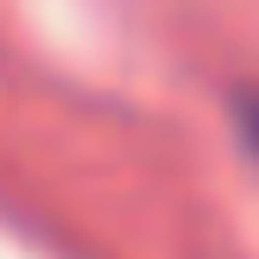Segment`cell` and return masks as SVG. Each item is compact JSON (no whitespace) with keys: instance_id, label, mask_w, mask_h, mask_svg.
<instances>
[{"instance_id":"1","label":"cell","mask_w":259,"mask_h":259,"mask_svg":"<svg viewBox=\"0 0 259 259\" xmlns=\"http://www.w3.org/2000/svg\"><path fill=\"white\" fill-rule=\"evenodd\" d=\"M253 139H259V108H253Z\"/></svg>"}]
</instances>
